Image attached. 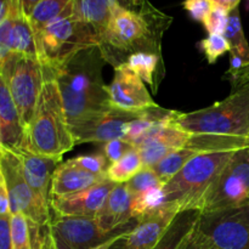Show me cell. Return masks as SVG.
Instances as JSON below:
<instances>
[{"mask_svg": "<svg viewBox=\"0 0 249 249\" xmlns=\"http://www.w3.org/2000/svg\"><path fill=\"white\" fill-rule=\"evenodd\" d=\"M173 18L156 9L148 0H141L138 10L112 7V17L100 44L105 60L113 67L125 63L135 53L162 56V38Z\"/></svg>", "mask_w": 249, "mask_h": 249, "instance_id": "cell-1", "label": "cell"}, {"mask_svg": "<svg viewBox=\"0 0 249 249\" xmlns=\"http://www.w3.org/2000/svg\"><path fill=\"white\" fill-rule=\"evenodd\" d=\"M107 63L99 45L84 49L53 71L70 125L108 108L102 67Z\"/></svg>", "mask_w": 249, "mask_h": 249, "instance_id": "cell-2", "label": "cell"}, {"mask_svg": "<svg viewBox=\"0 0 249 249\" xmlns=\"http://www.w3.org/2000/svg\"><path fill=\"white\" fill-rule=\"evenodd\" d=\"M75 146L53 71H49L33 119L24 133L23 150L61 160Z\"/></svg>", "mask_w": 249, "mask_h": 249, "instance_id": "cell-3", "label": "cell"}, {"mask_svg": "<svg viewBox=\"0 0 249 249\" xmlns=\"http://www.w3.org/2000/svg\"><path fill=\"white\" fill-rule=\"evenodd\" d=\"M172 125L190 134L249 136V82L212 106L189 113L179 112Z\"/></svg>", "mask_w": 249, "mask_h": 249, "instance_id": "cell-4", "label": "cell"}, {"mask_svg": "<svg viewBox=\"0 0 249 249\" xmlns=\"http://www.w3.org/2000/svg\"><path fill=\"white\" fill-rule=\"evenodd\" d=\"M41 63L55 70L84 49L99 45L95 29L78 15L74 0L71 6L39 36Z\"/></svg>", "mask_w": 249, "mask_h": 249, "instance_id": "cell-5", "label": "cell"}, {"mask_svg": "<svg viewBox=\"0 0 249 249\" xmlns=\"http://www.w3.org/2000/svg\"><path fill=\"white\" fill-rule=\"evenodd\" d=\"M235 151L199 153L163 185L167 204H175L180 211L197 209L202 197L211 189Z\"/></svg>", "mask_w": 249, "mask_h": 249, "instance_id": "cell-6", "label": "cell"}, {"mask_svg": "<svg viewBox=\"0 0 249 249\" xmlns=\"http://www.w3.org/2000/svg\"><path fill=\"white\" fill-rule=\"evenodd\" d=\"M138 220L107 232L95 218L63 216L55 214L41 235V249H92L113 240H121L136 226Z\"/></svg>", "mask_w": 249, "mask_h": 249, "instance_id": "cell-7", "label": "cell"}, {"mask_svg": "<svg viewBox=\"0 0 249 249\" xmlns=\"http://www.w3.org/2000/svg\"><path fill=\"white\" fill-rule=\"evenodd\" d=\"M50 68L44 66L38 58L17 53H11L0 62V78L9 88L21 117L24 133L33 119Z\"/></svg>", "mask_w": 249, "mask_h": 249, "instance_id": "cell-8", "label": "cell"}, {"mask_svg": "<svg viewBox=\"0 0 249 249\" xmlns=\"http://www.w3.org/2000/svg\"><path fill=\"white\" fill-rule=\"evenodd\" d=\"M249 197V147L235 151L211 189L202 197L198 211L214 213L245 204Z\"/></svg>", "mask_w": 249, "mask_h": 249, "instance_id": "cell-9", "label": "cell"}, {"mask_svg": "<svg viewBox=\"0 0 249 249\" xmlns=\"http://www.w3.org/2000/svg\"><path fill=\"white\" fill-rule=\"evenodd\" d=\"M0 175L6 182L11 214H23L32 225L40 228L48 225L51 219L50 209L36 198L24 178L21 160L16 153L2 146H0Z\"/></svg>", "mask_w": 249, "mask_h": 249, "instance_id": "cell-10", "label": "cell"}, {"mask_svg": "<svg viewBox=\"0 0 249 249\" xmlns=\"http://www.w3.org/2000/svg\"><path fill=\"white\" fill-rule=\"evenodd\" d=\"M197 229L216 249H249V203L202 214Z\"/></svg>", "mask_w": 249, "mask_h": 249, "instance_id": "cell-11", "label": "cell"}, {"mask_svg": "<svg viewBox=\"0 0 249 249\" xmlns=\"http://www.w3.org/2000/svg\"><path fill=\"white\" fill-rule=\"evenodd\" d=\"M141 113H131L109 106L104 111L72 124L71 131L75 145L85 142L106 143L116 139H124L126 126Z\"/></svg>", "mask_w": 249, "mask_h": 249, "instance_id": "cell-12", "label": "cell"}, {"mask_svg": "<svg viewBox=\"0 0 249 249\" xmlns=\"http://www.w3.org/2000/svg\"><path fill=\"white\" fill-rule=\"evenodd\" d=\"M109 105L131 113H141L158 107L138 74L126 63L114 67V75L107 85Z\"/></svg>", "mask_w": 249, "mask_h": 249, "instance_id": "cell-13", "label": "cell"}, {"mask_svg": "<svg viewBox=\"0 0 249 249\" xmlns=\"http://www.w3.org/2000/svg\"><path fill=\"white\" fill-rule=\"evenodd\" d=\"M180 212L175 204H167L160 211L138 220L135 228L117 242L119 249H153Z\"/></svg>", "mask_w": 249, "mask_h": 249, "instance_id": "cell-14", "label": "cell"}, {"mask_svg": "<svg viewBox=\"0 0 249 249\" xmlns=\"http://www.w3.org/2000/svg\"><path fill=\"white\" fill-rule=\"evenodd\" d=\"M116 185L106 179L85 191L66 197H53L50 199V208L58 215L95 218Z\"/></svg>", "mask_w": 249, "mask_h": 249, "instance_id": "cell-15", "label": "cell"}, {"mask_svg": "<svg viewBox=\"0 0 249 249\" xmlns=\"http://www.w3.org/2000/svg\"><path fill=\"white\" fill-rule=\"evenodd\" d=\"M14 152L21 160L24 178L36 194V198L41 202L43 206L51 209V181H53V173L60 165L61 160L34 155L23 148H19Z\"/></svg>", "mask_w": 249, "mask_h": 249, "instance_id": "cell-16", "label": "cell"}, {"mask_svg": "<svg viewBox=\"0 0 249 249\" xmlns=\"http://www.w3.org/2000/svg\"><path fill=\"white\" fill-rule=\"evenodd\" d=\"M106 179V175L88 172L70 160L65 163H61L53 173L50 190L51 198L71 196L85 191Z\"/></svg>", "mask_w": 249, "mask_h": 249, "instance_id": "cell-17", "label": "cell"}, {"mask_svg": "<svg viewBox=\"0 0 249 249\" xmlns=\"http://www.w3.org/2000/svg\"><path fill=\"white\" fill-rule=\"evenodd\" d=\"M24 128L6 83L0 78V146L11 151L23 147Z\"/></svg>", "mask_w": 249, "mask_h": 249, "instance_id": "cell-18", "label": "cell"}, {"mask_svg": "<svg viewBox=\"0 0 249 249\" xmlns=\"http://www.w3.org/2000/svg\"><path fill=\"white\" fill-rule=\"evenodd\" d=\"M131 201L133 195L126 185L117 184L107 197L101 211L95 216L100 228L107 232H111L134 220L131 215Z\"/></svg>", "mask_w": 249, "mask_h": 249, "instance_id": "cell-19", "label": "cell"}, {"mask_svg": "<svg viewBox=\"0 0 249 249\" xmlns=\"http://www.w3.org/2000/svg\"><path fill=\"white\" fill-rule=\"evenodd\" d=\"M75 11L95 29L99 46L104 40L112 17V6L108 0H74Z\"/></svg>", "mask_w": 249, "mask_h": 249, "instance_id": "cell-20", "label": "cell"}, {"mask_svg": "<svg viewBox=\"0 0 249 249\" xmlns=\"http://www.w3.org/2000/svg\"><path fill=\"white\" fill-rule=\"evenodd\" d=\"M201 218V212L197 209H190V211L180 212L175 219L173 220L172 225L169 226L165 235L160 241L157 246L153 249H180L182 243L187 238V236L192 232L196 228Z\"/></svg>", "mask_w": 249, "mask_h": 249, "instance_id": "cell-21", "label": "cell"}, {"mask_svg": "<svg viewBox=\"0 0 249 249\" xmlns=\"http://www.w3.org/2000/svg\"><path fill=\"white\" fill-rule=\"evenodd\" d=\"M12 51L29 57L38 58L41 62V50L38 38L33 31L28 17L19 14L15 17L12 34Z\"/></svg>", "mask_w": 249, "mask_h": 249, "instance_id": "cell-22", "label": "cell"}, {"mask_svg": "<svg viewBox=\"0 0 249 249\" xmlns=\"http://www.w3.org/2000/svg\"><path fill=\"white\" fill-rule=\"evenodd\" d=\"M125 63L142 79L143 83L152 88L153 94H157L160 80L157 72L160 63H162V56L152 53H135L129 56Z\"/></svg>", "mask_w": 249, "mask_h": 249, "instance_id": "cell-23", "label": "cell"}, {"mask_svg": "<svg viewBox=\"0 0 249 249\" xmlns=\"http://www.w3.org/2000/svg\"><path fill=\"white\" fill-rule=\"evenodd\" d=\"M72 2L73 0H41L34 7L32 14L29 15L28 19L33 27V31L38 40L43 29L49 23H51L53 19L60 17L71 6Z\"/></svg>", "mask_w": 249, "mask_h": 249, "instance_id": "cell-24", "label": "cell"}, {"mask_svg": "<svg viewBox=\"0 0 249 249\" xmlns=\"http://www.w3.org/2000/svg\"><path fill=\"white\" fill-rule=\"evenodd\" d=\"M143 168L142 160L136 148L126 153L123 158L108 165L107 179L114 184H126Z\"/></svg>", "mask_w": 249, "mask_h": 249, "instance_id": "cell-25", "label": "cell"}, {"mask_svg": "<svg viewBox=\"0 0 249 249\" xmlns=\"http://www.w3.org/2000/svg\"><path fill=\"white\" fill-rule=\"evenodd\" d=\"M167 206V199L163 186L152 187L141 194L133 196L131 201V215L136 220H141L145 216L160 211Z\"/></svg>", "mask_w": 249, "mask_h": 249, "instance_id": "cell-26", "label": "cell"}, {"mask_svg": "<svg viewBox=\"0 0 249 249\" xmlns=\"http://www.w3.org/2000/svg\"><path fill=\"white\" fill-rule=\"evenodd\" d=\"M197 155H199V153L197 152V151L192 150V148H180V150L170 153V155L167 156L163 160H160L153 169L157 173L160 182H162L163 185H165L185 167V164H186L189 160H191L192 158L196 157Z\"/></svg>", "mask_w": 249, "mask_h": 249, "instance_id": "cell-27", "label": "cell"}, {"mask_svg": "<svg viewBox=\"0 0 249 249\" xmlns=\"http://www.w3.org/2000/svg\"><path fill=\"white\" fill-rule=\"evenodd\" d=\"M225 38L228 39L231 45V51L237 53L238 56L245 60V63L249 60V44L246 39L245 32H243L242 23H241V17L238 7L230 12V18H229L228 28L225 32Z\"/></svg>", "mask_w": 249, "mask_h": 249, "instance_id": "cell-28", "label": "cell"}, {"mask_svg": "<svg viewBox=\"0 0 249 249\" xmlns=\"http://www.w3.org/2000/svg\"><path fill=\"white\" fill-rule=\"evenodd\" d=\"M12 249H33L29 221L23 214H12L10 218Z\"/></svg>", "mask_w": 249, "mask_h": 249, "instance_id": "cell-29", "label": "cell"}, {"mask_svg": "<svg viewBox=\"0 0 249 249\" xmlns=\"http://www.w3.org/2000/svg\"><path fill=\"white\" fill-rule=\"evenodd\" d=\"M199 49L204 53L209 63H215L220 56L231 51V45L225 36L220 34H209L207 38L202 39L198 43Z\"/></svg>", "mask_w": 249, "mask_h": 249, "instance_id": "cell-30", "label": "cell"}, {"mask_svg": "<svg viewBox=\"0 0 249 249\" xmlns=\"http://www.w3.org/2000/svg\"><path fill=\"white\" fill-rule=\"evenodd\" d=\"M125 185L133 196L141 194V192L143 191H147V190L152 189V187L163 186V184L160 182V178H158L155 169L148 167H143L142 169H141L130 181L126 182Z\"/></svg>", "mask_w": 249, "mask_h": 249, "instance_id": "cell-31", "label": "cell"}, {"mask_svg": "<svg viewBox=\"0 0 249 249\" xmlns=\"http://www.w3.org/2000/svg\"><path fill=\"white\" fill-rule=\"evenodd\" d=\"M71 160L77 165H79V167H82L83 169L99 175H106L107 168L109 165V162L107 160L106 156L104 153L78 156V157L72 158Z\"/></svg>", "mask_w": 249, "mask_h": 249, "instance_id": "cell-32", "label": "cell"}, {"mask_svg": "<svg viewBox=\"0 0 249 249\" xmlns=\"http://www.w3.org/2000/svg\"><path fill=\"white\" fill-rule=\"evenodd\" d=\"M230 18V11L223 9V7L214 6L209 16L203 22L204 27L209 34H220L224 36L229 24Z\"/></svg>", "mask_w": 249, "mask_h": 249, "instance_id": "cell-33", "label": "cell"}, {"mask_svg": "<svg viewBox=\"0 0 249 249\" xmlns=\"http://www.w3.org/2000/svg\"><path fill=\"white\" fill-rule=\"evenodd\" d=\"M134 148H135V146L129 141L124 140V139H116V140L104 143V155L106 156L109 164H112V163L123 158L126 153L130 152Z\"/></svg>", "mask_w": 249, "mask_h": 249, "instance_id": "cell-34", "label": "cell"}, {"mask_svg": "<svg viewBox=\"0 0 249 249\" xmlns=\"http://www.w3.org/2000/svg\"><path fill=\"white\" fill-rule=\"evenodd\" d=\"M182 6L195 21L203 23L213 10L214 5L211 0H185Z\"/></svg>", "mask_w": 249, "mask_h": 249, "instance_id": "cell-35", "label": "cell"}, {"mask_svg": "<svg viewBox=\"0 0 249 249\" xmlns=\"http://www.w3.org/2000/svg\"><path fill=\"white\" fill-rule=\"evenodd\" d=\"M180 249H216L212 241L204 235L202 231H199L196 228L192 230V232L187 236L185 242L182 243L181 248Z\"/></svg>", "mask_w": 249, "mask_h": 249, "instance_id": "cell-36", "label": "cell"}, {"mask_svg": "<svg viewBox=\"0 0 249 249\" xmlns=\"http://www.w3.org/2000/svg\"><path fill=\"white\" fill-rule=\"evenodd\" d=\"M225 79L230 80L231 85H232V89H236V88L248 83L249 82V60L242 66L241 70L236 71V72H232V73L226 72Z\"/></svg>", "mask_w": 249, "mask_h": 249, "instance_id": "cell-37", "label": "cell"}, {"mask_svg": "<svg viewBox=\"0 0 249 249\" xmlns=\"http://www.w3.org/2000/svg\"><path fill=\"white\" fill-rule=\"evenodd\" d=\"M0 249H12L9 216H0Z\"/></svg>", "mask_w": 249, "mask_h": 249, "instance_id": "cell-38", "label": "cell"}, {"mask_svg": "<svg viewBox=\"0 0 249 249\" xmlns=\"http://www.w3.org/2000/svg\"><path fill=\"white\" fill-rule=\"evenodd\" d=\"M11 204H10L9 192H7L6 182L0 175V216L11 218Z\"/></svg>", "mask_w": 249, "mask_h": 249, "instance_id": "cell-39", "label": "cell"}, {"mask_svg": "<svg viewBox=\"0 0 249 249\" xmlns=\"http://www.w3.org/2000/svg\"><path fill=\"white\" fill-rule=\"evenodd\" d=\"M211 1L213 2L214 6L223 7V9L228 10V11L231 12L235 9H237L241 0H211Z\"/></svg>", "mask_w": 249, "mask_h": 249, "instance_id": "cell-40", "label": "cell"}, {"mask_svg": "<svg viewBox=\"0 0 249 249\" xmlns=\"http://www.w3.org/2000/svg\"><path fill=\"white\" fill-rule=\"evenodd\" d=\"M40 1L41 0H22V10H23L24 16L29 17V15L32 14L34 7H36Z\"/></svg>", "mask_w": 249, "mask_h": 249, "instance_id": "cell-41", "label": "cell"}, {"mask_svg": "<svg viewBox=\"0 0 249 249\" xmlns=\"http://www.w3.org/2000/svg\"><path fill=\"white\" fill-rule=\"evenodd\" d=\"M119 6L124 7V9H130L134 10V5H133V0H117Z\"/></svg>", "mask_w": 249, "mask_h": 249, "instance_id": "cell-42", "label": "cell"}, {"mask_svg": "<svg viewBox=\"0 0 249 249\" xmlns=\"http://www.w3.org/2000/svg\"><path fill=\"white\" fill-rule=\"evenodd\" d=\"M118 241H119V240L109 241V242L105 243V245H101V246H99V247H95V248H92V249H111L112 247H113L114 245H116L117 242H118Z\"/></svg>", "mask_w": 249, "mask_h": 249, "instance_id": "cell-43", "label": "cell"}, {"mask_svg": "<svg viewBox=\"0 0 249 249\" xmlns=\"http://www.w3.org/2000/svg\"><path fill=\"white\" fill-rule=\"evenodd\" d=\"M108 1H109V4H111L112 7L118 6V2H117V0H108Z\"/></svg>", "mask_w": 249, "mask_h": 249, "instance_id": "cell-44", "label": "cell"}, {"mask_svg": "<svg viewBox=\"0 0 249 249\" xmlns=\"http://www.w3.org/2000/svg\"><path fill=\"white\" fill-rule=\"evenodd\" d=\"M140 2H141V0H133V5H134V9H136V7L139 6V5H140Z\"/></svg>", "mask_w": 249, "mask_h": 249, "instance_id": "cell-45", "label": "cell"}, {"mask_svg": "<svg viewBox=\"0 0 249 249\" xmlns=\"http://www.w3.org/2000/svg\"><path fill=\"white\" fill-rule=\"evenodd\" d=\"M247 10H249V0H248V2H247Z\"/></svg>", "mask_w": 249, "mask_h": 249, "instance_id": "cell-46", "label": "cell"}, {"mask_svg": "<svg viewBox=\"0 0 249 249\" xmlns=\"http://www.w3.org/2000/svg\"><path fill=\"white\" fill-rule=\"evenodd\" d=\"M246 203H249V197H248V199H247V202H246Z\"/></svg>", "mask_w": 249, "mask_h": 249, "instance_id": "cell-47", "label": "cell"}]
</instances>
